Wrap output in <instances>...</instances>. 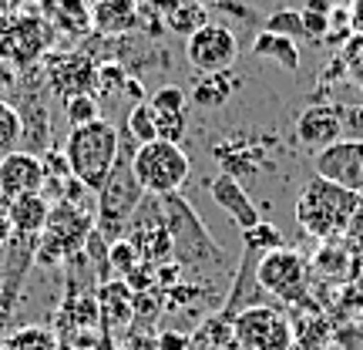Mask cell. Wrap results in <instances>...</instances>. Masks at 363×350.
Here are the masks:
<instances>
[{"mask_svg":"<svg viewBox=\"0 0 363 350\" xmlns=\"http://www.w3.org/2000/svg\"><path fill=\"white\" fill-rule=\"evenodd\" d=\"M162 212H165V226H169L172 239V260L179 263L189 276H225L233 273V256L208 236L206 222L195 216V209L189 199H182L179 192L162 199Z\"/></svg>","mask_w":363,"mask_h":350,"instance_id":"1","label":"cell"},{"mask_svg":"<svg viewBox=\"0 0 363 350\" xmlns=\"http://www.w3.org/2000/svg\"><path fill=\"white\" fill-rule=\"evenodd\" d=\"M135 152H138V142L131 138V131L121 121V128H118V162L111 175L104 179L101 192H98V206H94V229L108 243L125 239L131 216L145 202V189L138 175H135Z\"/></svg>","mask_w":363,"mask_h":350,"instance_id":"2","label":"cell"},{"mask_svg":"<svg viewBox=\"0 0 363 350\" xmlns=\"http://www.w3.org/2000/svg\"><path fill=\"white\" fill-rule=\"evenodd\" d=\"M360 202L363 195L347 192V189H340L333 182L313 175L296 199V222L299 229L313 236V239H337V236L350 229Z\"/></svg>","mask_w":363,"mask_h":350,"instance_id":"3","label":"cell"},{"mask_svg":"<svg viewBox=\"0 0 363 350\" xmlns=\"http://www.w3.org/2000/svg\"><path fill=\"white\" fill-rule=\"evenodd\" d=\"M65 158L71 165V175L98 195L101 192L104 179L111 175L118 162V125L111 121H91V125H81V128H71L65 142Z\"/></svg>","mask_w":363,"mask_h":350,"instance_id":"4","label":"cell"},{"mask_svg":"<svg viewBox=\"0 0 363 350\" xmlns=\"http://www.w3.org/2000/svg\"><path fill=\"white\" fill-rule=\"evenodd\" d=\"M94 233V212L71 202H51V216L38 243V266H57L71 263L78 253H84L88 236Z\"/></svg>","mask_w":363,"mask_h":350,"instance_id":"5","label":"cell"},{"mask_svg":"<svg viewBox=\"0 0 363 350\" xmlns=\"http://www.w3.org/2000/svg\"><path fill=\"white\" fill-rule=\"evenodd\" d=\"M135 175L142 182L145 195H155V199H165V195H175L189 179V155L179 142H155L138 145L135 152Z\"/></svg>","mask_w":363,"mask_h":350,"instance_id":"6","label":"cell"},{"mask_svg":"<svg viewBox=\"0 0 363 350\" xmlns=\"http://www.w3.org/2000/svg\"><path fill=\"white\" fill-rule=\"evenodd\" d=\"M54 31L38 11H11L0 17V61L30 67L40 54H51Z\"/></svg>","mask_w":363,"mask_h":350,"instance_id":"7","label":"cell"},{"mask_svg":"<svg viewBox=\"0 0 363 350\" xmlns=\"http://www.w3.org/2000/svg\"><path fill=\"white\" fill-rule=\"evenodd\" d=\"M229 324H233L235 350H296L293 320L283 317L276 307H266V303L246 307Z\"/></svg>","mask_w":363,"mask_h":350,"instance_id":"8","label":"cell"},{"mask_svg":"<svg viewBox=\"0 0 363 350\" xmlns=\"http://www.w3.org/2000/svg\"><path fill=\"white\" fill-rule=\"evenodd\" d=\"M256 283L266 297H276L279 303H296L310 283V263L296 249H272L256 263Z\"/></svg>","mask_w":363,"mask_h":350,"instance_id":"9","label":"cell"},{"mask_svg":"<svg viewBox=\"0 0 363 350\" xmlns=\"http://www.w3.org/2000/svg\"><path fill=\"white\" fill-rule=\"evenodd\" d=\"M185 58L199 75H222L233 71L239 61V38L229 24L222 21H208L202 31H195L185 40Z\"/></svg>","mask_w":363,"mask_h":350,"instance_id":"10","label":"cell"},{"mask_svg":"<svg viewBox=\"0 0 363 350\" xmlns=\"http://www.w3.org/2000/svg\"><path fill=\"white\" fill-rule=\"evenodd\" d=\"M98 78V65L88 51H51L44 54V84L61 94V98H74V94H91Z\"/></svg>","mask_w":363,"mask_h":350,"instance_id":"11","label":"cell"},{"mask_svg":"<svg viewBox=\"0 0 363 350\" xmlns=\"http://www.w3.org/2000/svg\"><path fill=\"white\" fill-rule=\"evenodd\" d=\"M313 172L316 179H326L347 192L363 195V138H340L330 148L316 152Z\"/></svg>","mask_w":363,"mask_h":350,"instance_id":"12","label":"cell"},{"mask_svg":"<svg viewBox=\"0 0 363 350\" xmlns=\"http://www.w3.org/2000/svg\"><path fill=\"white\" fill-rule=\"evenodd\" d=\"M266 145L269 138H225V142L212 145V155L222 165V175H233V179H249V175H259L262 169H272L269 155H266Z\"/></svg>","mask_w":363,"mask_h":350,"instance_id":"13","label":"cell"},{"mask_svg":"<svg viewBox=\"0 0 363 350\" xmlns=\"http://www.w3.org/2000/svg\"><path fill=\"white\" fill-rule=\"evenodd\" d=\"M343 138V121H340V104H310L296 118V145L306 152H323L333 142Z\"/></svg>","mask_w":363,"mask_h":350,"instance_id":"14","label":"cell"},{"mask_svg":"<svg viewBox=\"0 0 363 350\" xmlns=\"http://www.w3.org/2000/svg\"><path fill=\"white\" fill-rule=\"evenodd\" d=\"M44 192V165L40 155H30L17 148L11 155L0 158V199H21V195Z\"/></svg>","mask_w":363,"mask_h":350,"instance_id":"15","label":"cell"},{"mask_svg":"<svg viewBox=\"0 0 363 350\" xmlns=\"http://www.w3.org/2000/svg\"><path fill=\"white\" fill-rule=\"evenodd\" d=\"M208 195H212V202L229 216V219L246 233V229H252V226H259L262 222V212L256 209V202L249 199L246 185L239 179H233V175H216V179L208 182Z\"/></svg>","mask_w":363,"mask_h":350,"instance_id":"16","label":"cell"},{"mask_svg":"<svg viewBox=\"0 0 363 350\" xmlns=\"http://www.w3.org/2000/svg\"><path fill=\"white\" fill-rule=\"evenodd\" d=\"M38 13L51 24L54 34H65V38H88L91 34L88 0H38Z\"/></svg>","mask_w":363,"mask_h":350,"instance_id":"17","label":"cell"},{"mask_svg":"<svg viewBox=\"0 0 363 350\" xmlns=\"http://www.w3.org/2000/svg\"><path fill=\"white\" fill-rule=\"evenodd\" d=\"M142 0H94L91 4V31L101 38H121L138 24Z\"/></svg>","mask_w":363,"mask_h":350,"instance_id":"18","label":"cell"},{"mask_svg":"<svg viewBox=\"0 0 363 350\" xmlns=\"http://www.w3.org/2000/svg\"><path fill=\"white\" fill-rule=\"evenodd\" d=\"M48 216H51V202L40 192L21 195V199H11V202H7V222H11L13 233L40 236L44 226H48Z\"/></svg>","mask_w":363,"mask_h":350,"instance_id":"19","label":"cell"},{"mask_svg":"<svg viewBox=\"0 0 363 350\" xmlns=\"http://www.w3.org/2000/svg\"><path fill=\"white\" fill-rule=\"evenodd\" d=\"M235 88H239V81H235L233 71H222V75H202V78L195 81L192 88V98L199 108H225L229 104V98L235 94Z\"/></svg>","mask_w":363,"mask_h":350,"instance_id":"20","label":"cell"},{"mask_svg":"<svg viewBox=\"0 0 363 350\" xmlns=\"http://www.w3.org/2000/svg\"><path fill=\"white\" fill-rule=\"evenodd\" d=\"M98 307H101V317L111 327L128 324L131 320V286L125 280H104L101 290H98Z\"/></svg>","mask_w":363,"mask_h":350,"instance_id":"21","label":"cell"},{"mask_svg":"<svg viewBox=\"0 0 363 350\" xmlns=\"http://www.w3.org/2000/svg\"><path fill=\"white\" fill-rule=\"evenodd\" d=\"M252 54L266 58V61H276L283 71H299V48H296V40H289V38L259 31L256 40H252Z\"/></svg>","mask_w":363,"mask_h":350,"instance_id":"22","label":"cell"},{"mask_svg":"<svg viewBox=\"0 0 363 350\" xmlns=\"http://www.w3.org/2000/svg\"><path fill=\"white\" fill-rule=\"evenodd\" d=\"M208 24V11L199 4V0H179L169 13H165V27L179 38H192L195 31H202Z\"/></svg>","mask_w":363,"mask_h":350,"instance_id":"23","label":"cell"},{"mask_svg":"<svg viewBox=\"0 0 363 350\" xmlns=\"http://www.w3.org/2000/svg\"><path fill=\"white\" fill-rule=\"evenodd\" d=\"M0 350H61V347H57V337L48 327L27 324L0 340Z\"/></svg>","mask_w":363,"mask_h":350,"instance_id":"24","label":"cell"},{"mask_svg":"<svg viewBox=\"0 0 363 350\" xmlns=\"http://www.w3.org/2000/svg\"><path fill=\"white\" fill-rule=\"evenodd\" d=\"M333 4L326 0H306L303 7V31H306V40H326L330 38V24H333Z\"/></svg>","mask_w":363,"mask_h":350,"instance_id":"25","label":"cell"},{"mask_svg":"<svg viewBox=\"0 0 363 350\" xmlns=\"http://www.w3.org/2000/svg\"><path fill=\"white\" fill-rule=\"evenodd\" d=\"M24 145V125H21V115L7 98H0V158L17 152Z\"/></svg>","mask_w":363,"mask_h":350,"instance_id":"26","label":"cell"},{"mask_svg":"<svg viewBox=\"0 0 363 350\" xmlns=\"http://www.w3.org/2000/svg\"><path fill=\"white\" fill-rule=\"evenodd\" d=\"M242 243H246V253L266 256L272 249H283V233H279V226H272V222L262 219L259 226H252V229L242 233Z\"/></svg>","mask_w":363,"mask_h":350,"instance_id":"27","label":"cell"},{"mask_svg":"<svg viewBox=\"0 0 363 350\" xmlns=\"http://www.w3.org/2000/svg\"><path fill=\"white\" fill-rule=\"evenodd\" d=\"M125 128L131 131V138L138 145H148L155 142V118H152V108H148V102H138L135 108H131L128 115H125Z\"/></svg>","mask_w":363,"mask_h":350,"instance_id":"28","label":"cell"},{"mask_svg":"<svg viewBox=\"0 0 363 350\" xmlns=\"http://www.w3.org/2000/svg\"><path fill=\"white\" fill-rule=\"evenodd\" d=\"M262 31L269 34H279V38H289V40H306V31H303V13L299 11H276L266 17Z\"/></svg>","mask_w":363,"mask_h":350,"instance_id":"29","label":"cell"},{"mask_svg":"<svg viewBox=\"0 0 363 350\" xmlns=\"http://www.w3.org/2000/svg\"><path fill=\"white\" fill-rule=\"evenodd\" d=\"M98 98L94 94H74V98H67L65 102V115L71 121V128H81V125H91V121H98Z\"/></svg>","mask_w":363,"mask_h":350,"instance_id":"30","label":"cell"},{"mask_svg":"<svg viewBox=\"0 0 363 350\" xmlns=\"http://www.w3.org/2000/svg\"><path fill=\"white\" fill-rule=\"evenodd\" d=\"M138 263H142V256H138V249L131 246L128 239H115L108 246V266L115 273H121V276H131L138 270Z\"/></svg>","mask_w":363,"mask_h":350,"instance_id":"31","label":"cell"},{"mask_svg":"<svg viewBox=\"0 0 363 350\" xmlns=\"http://www.w3.org/2000/svg\"><path fill=\"white\" fill-rule=\"evenodd\" d=\"M206 11H216L222 17H235V21H242V24H256L259 21V13L249 7V0H199Z\"/></svg>","mask_w":363,"mask_h":350,"instance_id":"32","label":"cell"},{"mask_svg":"<svg viewBox=\"0 0 363 350\" xmlns=\"http://www.w3.org/2000/svg\"><path fill=\"white\" fill-rule=\"evenodd\" d=\"M148 104L155 108V111H185V104H189V94L182 88H175V84H165V88H158L152 98H148Z\"/></svg>","mask_w":363,"mask_h":350,"instance_id":"33","label":"cell"},{"mask_svg":"<svg viewBox=\"0 0 363 350\" xmlns=\"http://www.w3.org/2000/svg\"><path fill=\"white\" fill-rule=\"evenodd\" d=\"M347 65H350V71L360 78V84H363V38L360 34L347 44Z\"/></svg>","mask_w":363,"mask_h":350,"instance_id":"34","label":"cell"},{"mask_svg":"<svg viewBox=\"0 0 363 350\" xmlns=\"http://www.w3.org/2000/svg\"><path fill=\"white\" fill-rule=\"evenodd\" d=\"M350 24L353 31L363 38V0H353V7H350Z\"/></svg>","mask_w":363,"mask_h":350,"instance_id":"35","label":"cell"},{"mask_svg":"<svg viewBox=\"0 0 363 350\" xmlns=\"http://www.w3.org/2000/svg\"><path fill=\"white\" fill-rule=\"evenodd\" d=\"M162 347H165V350H179V347H189V340L175 337V334H165V337H162Z\"/></svg>","mask_w":363,"mask_h":350,"instance_id":"36","label":"cell"},{"mask_svg":"<svg viewBox=\"0 0 363 350\" xmlns=\"http://www.w3.org/2000/svg\"><path fill=\"white\" fill-rule=\"evenodd\" d=\"M175 4H179V0H148V7H158V11H165V13H169Z\"/></svg>","mask_w":363,"mask_h":350,"instance_id":"37","label":"cell"},{"mask_svg":"<svg viewBox=\"0 0 363 350\" xmlns=\"http://www.w3.org/2000/svg\"><path fill=\"white\" fill-rule=\"evenodd\" d=\"M326 4H333V7H343V4H350V0H326Z\"/></svg>","mask_w":363,"mask_h":350,"instance_id":"38","label":"cell"},{"mask_svg":"<svg viewBox=\"0 0 363 350\" xmlns=\"http://www.w3.org/2000/svg\"><path fill=\"white\" fill-rule=\"evenodd\" d=\"M195 350H216V347H195Z\"/></svg>","mask_w":363,"mask_h":350,"instance_id":"39","label":"cell"},{"mask_svg":"<svg viewBox=\"0 0 363 350\" xmlns=\"http://www.w3.org/2000/svg\"><path fill=\"white\" fill-rule=\"evenodd\" d=\"M88 4H94V0H88Z\"/></svg>","mask_w":363,"mask_h":350,"instance_id":"40","label":"cell"}]
</instances>
